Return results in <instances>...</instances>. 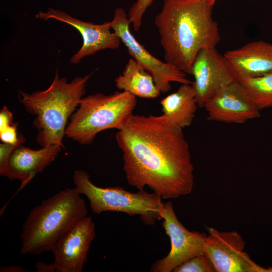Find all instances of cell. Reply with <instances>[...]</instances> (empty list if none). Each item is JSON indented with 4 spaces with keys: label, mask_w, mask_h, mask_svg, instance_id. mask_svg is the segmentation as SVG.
<instances>
[{
    "label": "cell",
    "mask_w": 272,
    "mask_h": 272,
    "mask_svg": "<svg viewBox=\"0 0 272 272\" xmlns=\"http://www.w3.org/2000/svg\"><path fill=\"white\" fill-rule=\"evenodd\" d=\"M237 81L259 110L272 107V73Z\"/></svg>",
    "instance_id": "obj_18"
},
{
    "label": "cell",
    "mask_w": 272,
    "mask_h": 272,
    "mask_svg": "<svg viewBox=\"0 0 272 272\" xmlns=\"http://www.w3.org/2000/svg\"><path fill=\"white\" fill-rule=\"evenodd\" d=\"M73 182L78 192L87 197L90 207L95 214L111 211L122 212L131 216L139 215L147 225H153L156 220L162 219L161 213L165 203L154 192L149 193L142 189L131 192L120 186L99 187L90 180L89 174L81 169L74 172Z\"/></svg>",
    "instance_id": "obj_6"
},
{
    "label": "cell",
    "mask_w": 272,
    "mask_h": 272,
    "mask_svg": "<svg viewBox=\"0 0 272 272\" xmlns=\"http://www.w3.org/2000/svg\"><path fill=\"white\" fill-rule=\"evenodd\" d=\"M95 235V224L87 216L62 236L51 250L54 271L82 272Z\"/></svg>",
    "instance_id": "obj_11"
},
{
    "label": "cell",
    "mask_w": 272,
    "mask_h": 272,
    "mask_svg": "<svg viewBox=\"0 0 272 272\" xmlns=\"http://www.w3.org/2000/svg\"><path fill=\"white\" fill-rule=\"evenodd\" d=\"M13 123L12 113L7 107L4 106L0 112V129Z\"/></svg>",
    "instance_id": "obj_23"
},
{
    "label": "cell",
    "mask_w": 272,
    "mask_h": 272,
    "mask_svg": "<svg viewBox=\"0 0 272 272\" xmlns=\"http://www.w3.org/2000/svg\"><path fill=\"white\" fill-rule=\"evenodd\" d=\"M160 103L163 114L172 124L182 129L191 124L198 107L193 87L186 84L163 98Z\"/></svg>",
    "instance_id": "obj_16"
},
{
    "label": "cell",
    "mask_w": 272,
    "mask_h": 272,
    "mask_svg": "<svg viewBox=\"0 0 272 272\" xmlns=\"http://www.w3.org/2000/svg\"><path fill=\"white\" fill-rule=\"evenodd\" d=\"M35 17L44 21L54 19L67 24L80 33L83 43L70 59V62L74 64L79 63L85 57L93 55L98 51L116 49L121 42L119 37L111 31L110 22L95 24L81 21L62 11L52 8L48 9L46 12H39Z\"/></svg>",
    "instance_id": "obj_12"
},
{
    "label": "cell",
    "mask_w": 272,
    "mask_h": 272,
    "mask_svg": "<svg viewBox=\"0 0 272 272\" xmlns=\"http://www.w3.org/2000/svg\"><path fill=\"white\" fill-rule=\"evenodd\" d=\"M130 22L125 11L116 9L110 22L111 28L125 45L127 52L153 77L162 93L171 89V82L190 84L186 74L176 67L154 57L140 43L130 30Z\"/></svg>",
    "instance_id": "obj_7"
},
{
    "label": "cell",
    "mask_w": 272,
    "mask_h": 272,
    "mask_svg": "<svg viewBox=\"0 0 272 272\" xmlns=\"http://www.w3.org/2000/svg\"><path fill=\"white\" fill-rule=\"evenodd\" d=\"M85 200L76 189L66 188L32 208L22 226V254L51 251L57 241L87 216Z\"/></svg>",
    "instance_id": "obj_4"
},
{
    "label": "cell",
    "mask_w": 272,
    "mask_h": 272,
    "mask_svg": "<svg viewBox=\"0 0 272 272\" xmlns=\"http://www.w3.org/2000/svg\"><path fill=\"white\" fill-rule=\"evenodd\" d=\"M18 125L14 123L0 129V139L3 143L19 145L25 141V139L17 132Z\"/></svg>",
    "instance_id": "obj_21"
},
{
    "label": "cell",
    "mask_w": 272,
    "mask_h": 272,
    "mask_svg": "<svg viewBox=\"0 0 272 272\" xmlns=\"http://www.w3.org/2000/svg\"><path fill=\"white\" fill-rule=\"evenodd\" d=\"M213 8L205 0H163L155 24L165 62L191 75L199 51L216 47L221 38L218 23L212 18Z\"/></svg>",
    "instance_id": "obj_2"
},
{
    "label": "cell",
    "mask_w": 272,
    "mask_h": 272,
    "mask_svg": "<svg viewBox=\"0 0 272 272\" xmlns=\"http://www.w3.org/2000/svg\"><path fill=\"white\" fill-rule=\"evenodd\" d=\"M209 121L243 124L260 114L239 82L224 87L205 104Z\"/></svg>",
    "instance_id": "obj_13"
},
{
    "label": "cell",
    "mask_w": 272,
    "mask_h": 272,
    "mask_svg": "<svg viewBox=\"0 0 272 272\" xmlns=\"http://www.w3.org/2000/svg\"><path fill=\"white\" fill-rule=\"evenodd\" d=\"M127 183L139 190L147 186L162 198L189 194L193 165L182 129L162 114L133 115L118 130Z\"/></svg>",
    "instance_id": "obj_1"
},
{
    "label": "cell",
    "mask_w": 272,
    "mask_h": 272,
    "mask_svg": "<svg viewBox=\"0 0 272 272\" xmlns=\"http://www.w3.org/2000/svg\"><path fill=\"white\" fill-rule=\"evenodd\" d=\"M237 79L256 77L272 73V43L258 40L224 54Z\"/></svg>",
    "instance_id": "obj_15"
},
{
    "label": "cell",
    "mask_w": 272,
    "mask_h": 272,
    "mask_svg": "<svg viewBox=\"0 0 272 272\" xmlns=\"http://www.w3.org/2000/svg\"><path fill=\"white\" fill-rule=\"evenodd\" d=\"M162 226L171 242L168 254L152 264V272H171L178 265L197 255L205 254L208 235L187 230L178 220L171 201L165 203L161 213Z\"/></svg>",
    "instance_id": "obj_8"
},
{
    "label": "cell",
    "mask_w": 272,
    "mask_h": 272,
    "mask_svg": "<svg viewBox=\"0 0 272 272\" xmlns=\"http://www.w3.org/2000/svg\"><path fill=\"white\" fill-rule=\"evenodd\" d=\"M61 147L53 145L34 150L17 145L5 167L0 170V175L10 180H20L22 188L53 161L60 152Z\"/></svg>",
    "instance_id": "obj_14"
},
{
    "label": "cell",
    "mask_w": 272,
    "mask_h": 272,
    "mask_svg": "<svg viewBox=\"0 0 272 272\" xmlns=\"http://www.w3.org/2000/svg\"><path fill=\"white\" fill-rule=\"evenodd\" d=\"M191 75L194 77L191 86L199 108H203L222 88L237 80L231 64L216 47H206L199 51L192 64Z\"/></svg>",
    "instance_id": "obj_10"
},
{
    "label": "cell",
    "mask_w": 272,
    "mask_h": 272,
    "mask_svg": "<svg viewBox=\"0 0 272 272\" xmlns=\"http://www.w3.org/2000/svg\"><path fill=\"white\" fill-rule=\"evenodd\" d=\"M197 1H199V0H197ZM205 1H206L207 3H208L212 6H214V4L215 3V2L216 1V0H205Z\"/></svg>",
    "instance_id": "obj_26"
},
{
    "label": "cell",
    "mask_w": 272,
    "mask_h": 272,
    "mask_svg": "<svg viewBox=\"0 0 272 272\" xmlns=\"http://www.w3.org/2000/svg\"><path fill=\"white\" fill-rule=\"evenodd\" d=\"M1 272H26L29 271L27 269L21 266H3L0 267Z\"/></svg>",
    "instance_id": "obj_25"
},
{
    "label": "cell",
    "mask_w": 272,
    "mask_h": 272,
    "mask_svg": "<svg viewBox=\"0 0 272 272\" xmlns=\"http://www.w3.org/2000/svg\"><path fill=\"white\" fill-rule=\"evenodd\" d=\"M204 252L213 263L216 272H272L256 264L244 251L245 242L236 231H219L208 229Z\"/></svg>",
    "instance_id": "obj_9"
},
{
    "label": "cell",
    "mask_w": 272,
    "mask_h": 272,
    "mask_svg": "<svg viewBox=\"0 0 272 272\" xmlns=\"http://www.w3.org/2000/svg\"><path fill=\"white\" fill-rule=\"evenodd\" d=\"M17 146L5 143L0 144V170L5 167L10 155Z\"/></svg>",
    "instance_id": "obj_22"
},
{
    "label": "cell",
    "mask_w": 272,
    "mask_h": 272,
    "mask_svg": "<svg viewBox=\"0 0 272 272\" xmlns=\"http://www.w3.org/2000/svg\"><path fill=\"white\" fill-rule=\"evenodd\" d=\"M91 76L76 77L68 82L56 71L45 90L31 94L19 91L20 102L28 113L35 116L33 124L38 130L37 142L41 147L57 145L63 147L67 119L83 98Z\"/></svg>",
    "instance_id": "obj_3"
},
{
    "label": "cell",
    "mask_w": 272,
    "mask_h": 272,
    "mask_svg": "<svg viewBox=\"0 0 272 272\" xmlns=\"http://www.w3.org/2000/svg\"><path fill=\"white\" fill-rule=\"evenodd\" d=\"M154 0H136L130 8L127 16L134 30H140L143 17Z\"/></svg>",
    "instance_id": "obj_20"
},
{
    "label": "cell",
    "mask_w": 272,
    "mask_h": 272,
    "mask_svg": "<svg viewBox=\"0 0 272 272\" xmlns=\"http://www.w3.org/2000/svg\"><path fill=\"white\" fill-rule=\"evenodd\" d=\"M37 271L38 272H54V269L51 263L48 264L42 262H37L35 266Z\"/></svg>",
    "instance_id": "obj_24"
},
{
    "label": "cell",
    "mask_w": 272,
    "mask_h": 272,
    "mask_svg": "<svg viewBox=\"0 0 272 272\" xmlns=\"http://www.w3.org/2000/svg\"><path fill=\"white\" fill-rule=\"evenodd\" d=\"M136 105V97L126 91L88 95L81 100L78 109L71 116L65 134L81 144L90 145L101 131L120 129Z\"/></svg>",
    "instance_id": "obj_5"
},
{
    "label": "cell",
    "mask_w": 272,
    "mask_h": 272,
    "mask_svg": "<svg viewBox=\"0 0 272 272\" xmlns=\"http://www.w3.org/2000/svg\"><path fill=\"white\" fill-rule=\"evenodd\" d=\"M115 83L119 90L142 98H155L161 93L152 75L133 58L128 60Z\"/></svg>",
    "instance_id": "obj_17"
},
{
    "label": "cell",
    "mask_w": 272,
    "mask_h": 272,
    "mask_svg": "<svg viewBox=\"0 0 272 272\" xmlns=\"http://www.w3.org/2000/svg\"><path fill=\"white\" fill-rule=\"evenodd\" d=\"M214 265L206 254H200L183 262L173 272H215Z\"/></svg>",
    "instance_id": "obj_19"
}]
</instances>
